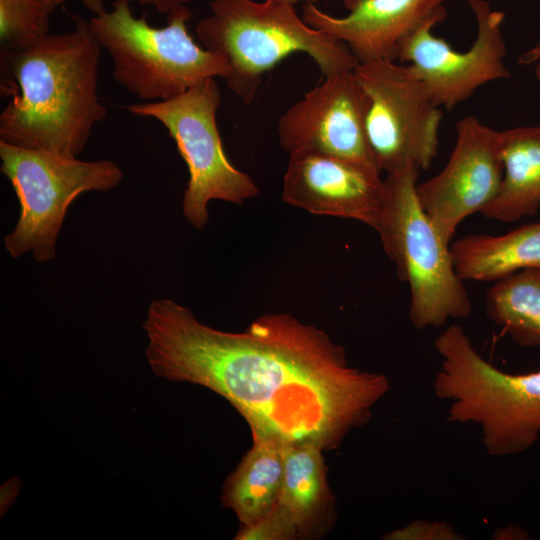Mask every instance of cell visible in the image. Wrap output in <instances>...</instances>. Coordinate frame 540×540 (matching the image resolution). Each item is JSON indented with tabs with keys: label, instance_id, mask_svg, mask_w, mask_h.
Masks as SVG:
<instances>
[{
	"label": "cell",
	"instance_id": "d4e9b609",
	"mask_svg": "<svg viewBox=\"0 0 540 540\" xmlns=\"http://www.w3.org/2000/svg\"><path fill=\"white\" fill-rule=\"evenodd\" d=\"M85 8L93 13L94 16L104 14L107 10L104 5V0H80Z\"/></svg>",
	"mask_w": 540,
	"mask_h": 540
},
{
	"label": "cell",
	"instance_id": "e0dca14e",
	"mask_svg": "<svg viewBox=\"0 0 540 540\" xmlns=\"http://www.w3.org/2000/svg\"><path fill=\"white\" fill-rule=\"evenodd\" d=\"M455 270L465 280L499 281L525 269H540V221L503 235L472 234L451 246Z\"/></svg>",
	"mask_w": 540,
	"mask_h": 540
},
{
	"label": "cell",
	"instance_id": "7402d4cb",
	"mask_svg": "<svg viewBox=\"0 0 540 540\" xmlns=\"http://www.w3.org/2000/svg\"><path fill=\"white\" fill-rule=\"evenodd\" d=\"M128 2L136 1L141 5L153 6L161 14L169 13L185 6L190 0H126Z\"/></svg>",
	"mask_w": 540,
	"mask_h": 540
},
{
	"label": "cell",
	"instance_id": "4316f807",
	"mask_svg": "<svg viewBox=\"0 0 540 540\" xmlns=\"http://www.w3.org/2000/svg\"><path fill=\"white\" fill-rule=\"evenodd\" d=\"M535 76L540 83V63H538L535 67Z\"/></svg>",
	"mask_w": 540,
	"mask_h": 540
},
{
	"label": "cell",
	"instance_id": "30bf717a",
	"mask_svg": "<svg viewBox=\"0 0 540 540\" xmlns=\"http://www.w3.org/2000/svg\"><path fill=\"white\" fill-rule=\"evenodd\" d=\"M472 10L477 32L467 51H458L433 28L446 19L439 14L409 35L398 51L397 60L408 62L425 84L434 103L448 110L468 100L475 91L490 82L508 79L507 52L502 24L505 13L492 9L487 0H466Z\"/></svg>",
	"mask_w": 540,
	"mask_h": 540
},
{
	"label": "cell",
	"instance_id": "6da1fadb",
	"mask_svg": "<svg viewBox=\"0 0 540 540\" xmlns=\"http://www.w3.org/2000/svg\"><path fill=\"white\" fill-rule=\"evenodd\" d=\"M142 327L157 377L212 390L245 418L253 437L284 445L335 449L368 422L390 388L386 375L350 365L328 334L288 313L227 332L161 298L150 303Z\"/></svg>",
	"mask_w": 540,
	"mask_h": 540
},
{
	"label": "cell",
	"instance_id": "3957f363",
	"mask_svg": "<svg viewBox=\"0 0 540 540\" xmlns=\"http://www.w3.org/2000/svg\"><path fill=\"white\" fill-rule=\"evenodd\" d=\"M209 9L195 26L196 36L204 48L226 57V84L245 104L255 99L263 75L290 54H307L324 76L359 65L343 42L309 26L286 0H210Z\"/></svg>",
	"mask_w": 540,
	"mask_h": 540
},
{
	"label": "cell",
	"instance_id": "2e32d148",
	"mask_svg": "<svg viewBox=\"0 0 540 540\" xmlns=\"http://www.w3.org/2000/svg\"><path fill=\"white\" fill-rule=\"evenodd\" d=\"M322 448L312 442L287 445L282 484L277 500L266 514L284 539H293L317 520L328 504L329 488Z\"/></svg>",
	"mask_w": 540,
	"mask_h": 540
},
{
	"label": "cell",
	"instance_id": "52a82bcc",
	"mask_svg": "<svg viewBox=\"0 0 540 540\" xmlns=\"http://www.w3.org/2000/svg\"><path fill=\"white\" fill-rule=\"evenodd\" d=\"M1 173L10 181L20 205L17 223L4 237L12 258L31 252L39 263L52 261L67 211L82 193L108 192L123 179L108 159L80 160L25 149L0 141Z\"/></svg>",
	"mask_w": 540,
	"mask_h": 540
},
{
	"label": "cell",
	"instance_id": "44dd1931",
	"mask_svg": "<svg viewBox=\"0 0 540 540\" xmlns=\"http://www.w3.org/2000/svg\"><path fill=\"white\" fill-rule=\"evenodd\" d=\"M456 529L444 521L415 520L385 535L389 540H460Z\"/></svg>",
	"mask_w": 540,
	"mask_h": 540
},
{
	"label": "cell",
	"instance_id": "ba28073f",
	"mask_svg": "<svg viewBox=\"0 0 540 540\" xmlns=\"http://www.w3.org/2000/svg\"><path fill=\"white\" fill-rule=\"evenodd\" d=\"M220 103L219 86L215 78H209L174 98L125 106L136 116L158 120L174 140L189 173L182 211L197 230L208 223L210 201L242 205L260 192L254 180L225 154L216 121Z\"/></svg>",
	"mask_w": 540,
	"mask_h": 540
},
{
	"label": "cell",
	"instance_id": "9a60e30c",
	"mask_svg": "<svg viewBox=\"0 0 540 540\" xmlns=\"http://www.w3.org/2000/svg\"><path fill=\"white\" fill-rule=\"evenodd\" d=\"M498 150L501 185L481 214L505 223L535 215L540 207V125L499 131Z\"/></svg>",
	"mask_w": 540,
	"mask_h": 540
},
{
	"label": "cell",
	"instance_id": "9c48e42d",
	"mask_svg": "<svg viewBox=\"0 0 540 540\" xmlns=\"http://www.w3.org/2000/svg\"><path fill=\"white\" fill-rule=\"evenodd\" d=\"M354 73L368 97L366 136L380 171L428 169L437 154L443 111L422 80L410 65L391 60L359 63Z\"/></svg>",
	"mask_w": 540,
	"mask_h": 540
},
{
	"label": "cell",
	"instance_id": "603a6c76",
	"mask_svg": "<svg viewBox=\"0 0 540 540\" xmlns=\"http://www.w3.org/2000/svg\"><path fill=\"white\" fill-rule=\"evenodd\" d=\"M496 539H512V540H522V539H528L529 534L527 531H525L523 528H520L518 526H508L503 529H498L495 534Z\"/></svg>",
	"mask_w": 540,
	"mask_h": 540
},
{
	"label": "cell",
	"instance_id": "ffe728a7",
	"mask_svg": "<svg viewBox=\"0 0 540 540\" xmlns=\"http://www.w3.org/2000/svg\"><path fill=\"white\" fill-rule=\"evenodd\" d=\"M65 0H0V52L26 48L49 34L54 10Z\"/></svg>",
	"mask_w": 540,
	"mask_h": 540
},
{
	"label": "cell",
	"instance_id": "277c9868",
	"mask_svg": "<svg viewBox=\"0 0 540 540\" xmlns=\"http://www.w3.org/2000/svg\"><path fill=\"white\" fill-rule=\"evenodd\" d=\"M441 366L433 381L437 398L449 402L447 420L480 428L486 453L514 456L540 436V369L513 374L487 361L459 325L435 340Z\"/></svg>",
	"mask_w": 540,
	"mask_h": 540
},
{
	"label": "cell",
	"instance_id": "cb8c5ba5",
	"mask_svg": "<svg viewBox=\"0 0 540 540\" xmlns=\"http://www.w3.org/2000/svg\"><path fill=\"white\" fill-rule=\"evenodd\" d=\"M540 61V42L525 51L518 59L521 65H531Z\"/></svg>",
	"mask_w": 540,
	"mask_h": 540
},
{
	"label": "cell",
	"instance_id": "7a4b0ae2",
	"mask_svg": "<svg viewBox=\"0 0 540 540\" xmlns=\"http://www.w3.org/2000/svg\"><path fill=\"white\" fill-rule=\"evenodd\" d=\"M72 18L71 31L0 53L1 94L11 97L0 114V141L78 157L106 118L98 95L103 48L89 20Z\"/></svg>",
	"mask_w": 540,
	"mask_h": 540
},
{
	"label": "cell",
	"instance_id": "4fadbf2b",
	"mask_svg": "<svg viewBox=\"0 0 540 540\" xmlns=\"http://www.w3.org/2000/svg\"><path fill=\"white\" fill-rule=\"evenodd\" d=\"M373 166L317 150L289 154L282 199L315 215L353 219L375 229L383 179Z\"/></svg>",
	"mask_w": 540,
	"mask_h": 540
},
{
	"label": "cell",
	"instance_id": "484cf974",
	"mask_svg": "<svg viewBox=\"0 0 540 540\" xmlns=\"http://www.w3.org/2000/svg\"><path fill=\"white\" fill-rule=\"evenodd\" d=\"M292 4H296L298 2H302V3H305V2H312V3H315L317 0H286Z\"/></svg>",
	"mask_w": 540,
	"mask_h": 540
},
{
	"label": "cell",
	"instance_id": "8fae6325",
	"mask_svg": "<svg viewBox=\"0 0 540 540\" xmlns=\"http://www.w3.org/2000/svg\"><path fill=\"white\" fill-rule=\"evenodd\" d=\"M498 133L474 115L456 124V141L445 167L417 184L418 200L445 242L468 216L496 196L503 177Z\"/></svg>",
	"mask_w": 540,
	"mask_h": 540
},
{
	"label": "cell",
	"instance_id": "5bb4252c",
	"mask_svg": "<svg viewBox=\"0 0 540 540\" xmlns=\"http://www.w3.org/2000/svg\"><path fill=\"white\" fill-rule=\"evenodd\" d=\"M446 0H344L348 14L332 16L302 3L311 27L343 42L359 63L397 61L401 43L429 19L447 13Z\"/></svg>",
	"mask_w": 540,
	"mask_h": 540
},
{
	"label": "cell",
	"instance_id": "ac0fdd59",
	"mask_svg": "<svg viewBox=\"0 0 540 540\" xmlns=\"http://www.w3.org/2000/svg\"><path fill=\"white\" fill-rule=\"evenodd\" d=\"M286 446L273 439L253 437V446L228 477L222 502L243 526L259 521L275 504L282 484Z\"/></svg>",
	"mask_w": 540,
	"mask_h": 540
},
{
	"label": "cell",
	"instance_id": "5b68a950",
	"mask_svg": "<svg viewBox=\"0 0 540 540\" xmlns=\"http://www.w3.org/2000/svg\"><path fill=\"white\" fill-rule=\"evenodd\" d=\"M191 16L185 5L167 15L165 26L154 27L145 16H134L130 2L114 0L110 11L89 22L111 56L114 80L143 102H159L231 72L225 56L193 39L187 29Z\"/></svg>",
	"mask_w": 540,
	"mask_h": 540
},
{
	"label": "cell",
	"instance_id": "d6986e66",
	"mask_svg": "<svg viewBox=\"0 0 540 540\" xmlns=\"http://www.w3.org/2000/svg\"><path fill=\"white\" fill-rule=\"evenodd\" d=\"M485 312L517 345L540 346V269L496 281L486 293Z\"/></svg>",
	"mask_w": 540,
	"mask_h": 540
},
{
	"label": "cell",
	"instance_id": "7c38bea8",
	"mask_svg": "<svg viewBox=\"0 0 540 540\" xmlns=\"http://www.w3.org/2000/svg\"><path fill=\"white\" fill-rule=\"evenodd\" d=\"M367 109L354 71L325 76L278 118L279 144L289 154L317 150L378 168L366 136Z\"/></svg>",
	"mask_w": 540,
	"mask_h": 540
},
{
	"label": "cell",
	"instance_id": "8992f818",
	"mask_svg": "<svg viewBox=\"0 0 540 540\" xmlns=\"http://www.w3.org/2000/svg\"><path fill=\"white\" fill-rule=\"evenodd\" d=\"M419 169L386 174L376 228L398 278L410 288L409 318L417 329L464 319L472 302L455 270L451 247L423 210L417 195Z\"/></svg>",
	"mask_w": 540,
	"mask_h": 540
}]
</instances>
